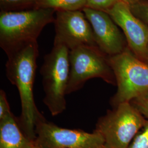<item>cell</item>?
Here are the masks:
<instances>
[{"label": "cell", "mask_w": 148, "mask_h": 148, "mask_svg": "<svg viewBox=\"0 0 148 148\" xmlns=\"http://www.w3.org/2000/svg\"><path fill=\"white\" fill-rule=\"evenodd\" d=\"M116 79V93L110 100L112 108L130 102L148 90V64L127 47L122 52L108 57Z\"/></svg>", "instance_id": "cell-4"}, {"label": "cell", "mask_w": 148, "mask_h": 148, "mask_svg": "<svg viewBox=\"0 0 148 148\" xmlns=\"http://www.w3.org/2000/svg\"><path fill=\"white\" fill-rule=\"evenodd\" d=\"M37 0H0V10L3 12L29 10L37 8Z\"/></svg>", "instance_id": "cell-13"}, {"label": "cell", "mask_w": 148, "mask_h": 148, "mask_svg": "<svg viewBox=\"0 0 148 148\" xmlns=\"http://www.w3.org/2000/svg\"><path fill=\"white\" fill-rule=\"evenodd\" d=\"M138 111L148 120V90L130 101Z\"/></svg>", "instance_id": "cell-16"}, {"label": "cell", "mask_w": 148, "mask_h": 148, "mask_svg": "<svg viewBox=\"0 0 148 148\" xmlns=\"http://www.w3.org/2000/svg\"><path fill=\"white\" fill-rule=\"evenodd\" d=\"M27 148H44L42 147H41L40 145H39L38 144H37V143L35 142H35H34L33 143H32V144L30 145V146H29Z\"/></svg>", "instance_id": "cell-19"}, {"label": "cell", "mask_w": 148, "mask_h": 148, "mask_svg": "<svg viewBox=\"0 0 148 148\" xmlns=\"http://www.w3.org/2000/svg\"><path fill=\"white\" fill-rule=\"evenodd\" d=\"M122 30L128 48L146 63L148 48V26L133 14L129 3L120 0L106 11Z\"/></svg>", "instance_id": "cell-9"}, {"label": "cell", "mask_w": 148, "mask_h": 148, "mask_svg": "<svg viewBox=\"0 0 148 148\" xmlns=\"http://www.w3.org/2000/svg\"><path fill=\"white\" fill-rule=\"evenodd\" d=\"M82 11L90 23L96 45L103 53L110 57L128 47L125 35L106 12L88 7Z\"/></svg>", "instance_id": "cell-10"}, {"label": "cell", "mask_w": 148, "mask_h": 148, "mask_svg": "<svg viewBox=\"0 0 148 148\" xmlns=\"http://www.w3.org/2000/svg\"><path fill=\"white\" fill-rule=\"evenodd\" d=\"M133 14L148 26V2L144 1L130 5Z\"/></svg>", "instance_id": "cell-15"}, {"label": "cell", "mask_w": 148, "mask_h": 148, "mask_svg": "<svg viewBox=\"0 0 148 148\" xmlns=\"http://www.w3.org/2000/svg\"><path fill=\"white\" fill-rule=\"evenodd\" d=\"M70 76L66 95L80 90L89 79L101 78L116 85V79L108 56L99 48L81 46L70 50Z\"/></svg>", "instance_id": "cell-6"}, {"label": "cell", "mask_w": 148, "mask_h": 148, "mask_svg": "<svg viewBox=\"0 0 148 148\" xmlns=\"http://www.w3.org/2000/svg\"><path fill=\"white\" fill-rule=\"evenodd\" d=\"M56 11L49 8L0 12V46L7 52L27 43L37 41L43 28L53 23Z\"/></svg>", "instance_id": "cell-2"}, {"label": "cell", "mask_w": 148, "mask_h": 148, "mask_svg": "<svg viewBox=\"0 0 148 148\" xmlns=\"http://www.w3.org/2000/svg\"><path fill=\"white\" fill-rule=\"evenodd\" d=\"M12 113L7 95L3 90H0V119Z\"/></svg>", "instance_id": "cell-18"}, {"label": "cell", "mask_w": 148, "mask_h": 148, "mask_svg": "<svg viewBox=\"0 0 148 148\" xmlns=\"http://www.w3.org/2000/svg\"></svg>", "instance_id": "cell-22"}, {"label": "cell", "mask_w": 148, "mask_h": 148, "mask_svg": "<svg viewBox=\"0 0 148 148\" xmlns=\"http://www.w3.org/2000/svg\"><path fill=\"white\" fill-rule=\"evenodd\" d=\"M33 142L23 132L12 112L0 119V148H27Z\"/></svg>", "instance_id": "cell-11"}, {"label": "cell", "mask_w": 148, "mask_h": 148, "mask_svg": "<svg viewBox=\"0 0 148 148\" xmlns=\"http://www.w3.org/2000/svg\"><path fill=\"white\" fill-rule=\"evenodd\" d=\"M70 49L54 41L51 51L45 56L40 69L45 97L43 103L53 116L65 110V95L70 76Z\"/></svg>", "instance_id": "cell-3"}, {"label": "cell", "mask_w": 148, "mask_h": 148, "mask_svg": "<svg viewBox=\"0 0 148 148\" xmlns=\"http://www.w3.org/2000/svg\"><path fill=\"white\" fill-rule=\"evenodd\" d=\"M35 142L44 148H104V141L99 133L59 127L45 117L35 127Z\"/></svg>", "instance_id": "cell-7"}, {"label": "cell", "mask_w": 148, "mask_h": 148, "mask_svg": "<svg viewBox=\"0 0 148 148\" xmlns=\"http://www.w3.org/2000/svg\"><path fill=\"white\" fill-rule=\"evenodd\" d=\"M38 53L37 41L21 45L5 52L6 77L17 88L21 99V114L18 121L25 136L32 142L36 138V122L44 117L37 109L34 95Z\"/></svg>", "instance_id": "cell-1"}, {"label": "cell", "mask_w": 148, "mask_h": 148, "mask_svg": "<svg viewBox=\"0 0 148 148\" xmlns=\"http://www.w3.org/2000/svg\"><path fill=\"white\" fill-rule=\"evenodd\" d=\"M119 1L120 0H87L86 7L106 12ZM124 1L127 2V0Z\"/></svg>", "instance_id": "cell-17"}, {"label": "cell", "mask_w": 148, "mask_h": 148, "mask_svg": "<svg viewBox=\"0 0 148 148\" xmlns=\"http://www.w3.org/2000/svg\"><path fill=\"white\" fill-rule=\"evenodd\" d=\"M53 23L54 41L65 45L70 50L81 46L97 47L92 27L83 11H56Z\"/></svg>", "instance_id": "cell-8"}, {"label": "cell", "mask_w": 148, "mask_h": 148, "mask_svg": "<svg viewBox=\"0 0 148 148\" xmlns=\"http://www.w3.org/2000/svg\"><path fill=\"white\" fill-rule=\"evenodd\" d=\"M87 0H37V8H49L56 11H82Z\"/></svg>", "instance_id": "cell-12"}, {"label": "cell", "mask_w": 148, "mask_h": 148, "mask_svg": "<svg viewBox=\"0 0 148 148\" xmlns=\"http://www.w3.org/2000/svg\"><path fill=\"white\" fill-rule=\"evenodd\" d=\"M128 148H148V120L138 132Z\"/></svg>", "instance_id": "cell-14"}, {"label": "cell", "mask_w": 148, "mask_h": 148, "mask_svg": "<svg viewBox=\"0 0 148 148\" xmlns=\"http://www.w3.org/2000/svg\"><path fill=\"white\" fill-rule=\"evenodd\" d=\"M147 119L130 102L123 103L100 117L94 131L104 141L105 148H128Z\"/></svg>", "instance_id": "cell-5"}, {"label": "cell", "mask_w": 148, "mask_h": 148, "mask_svg": "<svg viewBox=\"0 0 148 148\" xmlns=\"http://www.w3.org/2000/svg\"><path fill=\"white\" fill-rule=\"evenodd\" d=\"M146 63L148 64V51H147V60H146Z\"/></svg>", "instance_id": "cell-21"}, {"label": "cell", "mask_w": 148, "mask_h": 148, "mask_svg": "<svg viewBox=\"0 0 148 148\" xmlns=\"http://www.w3.org/2000/svg\"><path fill=\"white\" fill-rule=\"evenodd\" d=\"M145 0H127V3H129V5H131L133 3H136L138 2H142Z\"/></svg>", "instance_id": "cell-20"}]
</instances>
